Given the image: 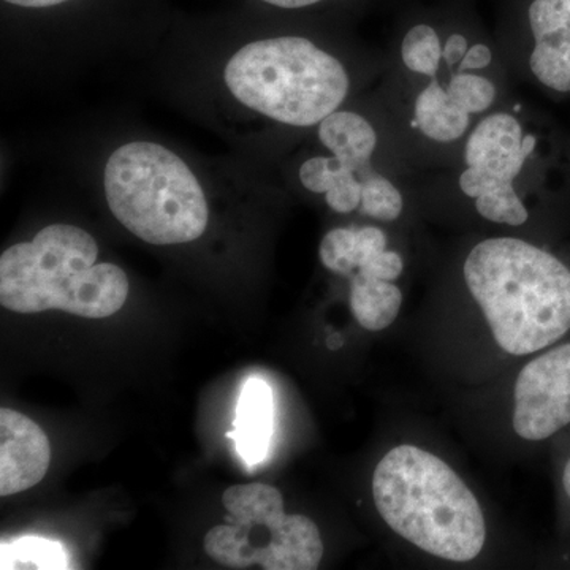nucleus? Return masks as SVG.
Instances as JSON below:
<instances>
[{
    "label": "nucleus",
    "mask_w": 570,
    "mask_h": 570,
    "mask_svg": "<svg viewBox=\"0 0 570 570\" xmlns=\"http://www.w3.org/2000/svg\"><path fill=\"white\" fill-rule=\"evenodd\" d=\"M464 279L508 354H532L570 330V269L531 243L505 236L479 243Z\"/></svg>",
    "instance_id": "obj_1"
},
{
    "label": "nucleus",
    "mask_w": 570,
    "mask_h": 570,
    "mask_svg": "<svg viewBox=\"0 0 570 570\" xmlns=\"http://www.w3.org/2000/svg\"><path fill=\"white\" fill-rule=\"evenodd\" d=\"M373 497L385 523L433 557L466 562L483 549L487 528L478 499L426 450H390L374 471Z\"/></svg>",
    "instance_id": "obj_2"
},
{
    "label": "nucleus",
    "mask_w": 570,
    "mask_h": 570,
    "mask_svg": "<svg viewBox=\"0 0 570 570\" xmlns=\"http://www.w3.org/2000/svg\"><path fill=\"white\" fill-rule=\"evenodd\" d=\"M96 239L75 225L43 228L0 257V303L20 314L58 309L85 318L121 311L129 279L119 266L96 264Z\"/></svg>",
    "instance_id": "obj_3"
},
{
    "label": "nucleus",
    "mask_w": 570,
    "mask_h": 570,
    "mask_svg": "<svg viewBox=\"0 0 570 570\" xmlns=\"http://www.w3.org/2000/svg\"><path fill=\"white\" fill-rule=\"evenodd\" d=\"M224 78L250 110L294 127L321 124L351 91L343 62L303 37L246 45L228 61Z\"/></svg>",
    "instance_id": "obj_4"
},
{
    "label": "nucleus",
    "mask_w": 570,
    "mask_h": 570,
    "mask_svg": "<svg viewBox=\"0 0 570 570\" xmlns=\"http://www.w3.org/2000/svg\"><path fill=\"white\" fill-rule=\"evenodd\" d=\"M116 219L149 245H184L205 234L208 204L181 157L151 141L127 142L105 167Z\"/></svg>",
    "instance_id": "obj_5"
},
{
    "label": "nucleus",
    "mask_w": 570,
    "mask_h": 570,
    "mask_svg": "<svg viewBox=\"0 0 570 570\" xmlns=\"http://www.w3.org/2000/svg\"><path fill=\"white\" fill-rule=\"evenodd\" d=\"M228 515L205 535V551L230 569L314 570L324 557L321 532L305 515H288L283 494L265 483L232 487L223 497Z\"/></svg>",
    "instance_id": "obj_6"
},
{
    "label": "nucleus",
    "mask_w": 570,
    "mask_h": 570,
    "mask_svg": "<svg viewBox=\"0 0 570 570\" xmlns=\"http://www.w3.org/2000/svg\"><path fill=\"white\" fill-rule=\"evenodd\" d=\"M535 137L519 118L499 111L480 119L464 142V168L460 189L475 202V209L490 223L520 227L530 213L515 189V181L534 153Z\"/></svg>",
    "instance_id": "obj_7"
},
{
    "label": "nucleus",
    "mask_w": 570,
    "mask_h": 570,
    "mask_svg": "<svg viewBox=\"0 0 570 570\" xmlns=\"http://www.w3.org/2000/svg\"><path fill=\"white\" fill-rule=\"evenodd\" d=\"M570 423V344L551 348L521 371L515 384L513 430L543 441Z\"/></svg>",
    "instance_id": "obj_8"
},
{
    "label": "nucleus",
    "mask_w": 570,
    "mask_h": 570,
    "mask_svg": "<svg viewBox=\"0 0 570 570\" xmlns=\"http://www.w3.org/2000/svg\"><path fill=\"white\" fill-rule=\"evenodd\" d=\"M47 434L21 412L0 411V494L3 498L36 487L50 468Z\"/></svg>",
    "instance_id": "obj_9"
},
{
    "label": "nucleus",
    "mask_w": 570,
    "mask_h": 570,
    "mask_svg": "<svg viewBox=\"0 0 570 570\" xmlns=\"http://www.w3.org/2000/svg\"><path fill=\"white\" fill-rule=\"evenodd\" d=\"M530 70L554 92H570V0H532Z\"/></svg>",
    "instance_id": "obj_10"
},
{
    "label": "nucleus",
    "mask_w": 570,
    "mask_h": 570,
    "mask_svg": "<svg viewBox=\"0 0 570 570\" xmlns=\"http://www.w3.org/2000/svg\"><path fill=\"white\" fill-rule=\"evenodd\" d=\"M322 145L337 159L351 164L363 186L379 175L373 167L377 148V134L362 115L354 111H335L318 124Z\"/></svg>",
    "instance_id": "obj_11"
},
{
    "label": "nucleus",
    "mask_w": 570,
    "mask_h": 570,
    "mask_svg": "<svg viewBox=\"0 0 570 570\" xmlns=\"http://www.w3.org/2000/svg\"><path fill=\"white\" fill-rule=\"evenodd\" d=\"M273 393L266 382L249 379L239 396L236 407L235 436L236 450L246 464L264 461L268 453L273 433Z\"/></svg>",
    "instance_id": "obj_12"
},
{
    "label": "nucleus",
    "mask_w": 570,
    "mask_h": 570,
    "mask_svg": "<svg viewBox=\"0 0 570 570\" xmlns=\"http://www.w3.org/2000/svg\"><path fill=\"white\" fill-rule=\"evenodd\" d=\"M299 181L309 193L324 194L333 212L348 214L360 209L363 183L351 165L332 157H311L299 167Z\"/></svg>",
    "instance_id": "obj_13"
},
{
    "label": "nucleus",
    "mask_w": 570,
    "mask_h": 570,
    "mask_svg": "<svg viewBox=\"0 0 570 570\" xmlns=\"http://www.w3.org/2000/svg\"><path fill=\"white\" fill-rule=\"evenodd\" d=\"M387 250V236L377 227L335 228L321 243L322 265L337 275L348 276L365 268Z\"/></svg>",
    "instance_id": "obj_14"
},
{
    "label": "nucleus",
    "mask_w": 570,
    "mask_h": 570,
    "mask_svg": "<svg viewBox=\"0 0 570 570\" xmlns=\"http://www.w3.org/2000/svg\"><path fill=\"white\" fill-rule=\"evenodd\" d=\"M415 97L414 122L428 140L436 142L459 141L471 126V115L450 97L445 86L436 77Z\"/></svg>",
    "instance_id": "obj_15"
},
{
    "label": "nucleus",
    "mask_w": 570,
    "mask_h": 570,
    "mask_svg": "<svg viewBox=\"0 0 570 570\" xmlns=\"http://www.w3.org/2000/svg\"><path fill=\"white\" fill-rule=\"evenodd\" d=\"M403 303L392 281L354 275L351 285V309L356 322L370 332H381L393 324Z\"/></svg>",
    "instance_id": "obj_16"
},
{
    "label": "nucleus",
    "mask_w": 570,
    "mask_h": 570,
    "mask_svg": "<svg viewBox=\"0 0 570 570\" xmlns=\"http://www.w3.org/2000/svg\"><path fill=\"white\" fill-rule=\"evenodd\" d=\"M401 61L412 73L420 77H436L441 70L442 45L436 29L417 24L409 29L401 41Z\"/></svg>",
    "instance_id": "obj_17"
},
{
    "label": "nucleus",
    "mask_w": 570,
    "mask_h": 570,
    "mask_svg": "<svg viewBox=\"0 0 570 570\" xmlns=\"http://www.w3.org/2000/svg\"><path fill=\"white\" fill-rule=\"evenodd\" d=\"M67 558L58 542L24 538L2 546V569H67Z\"/></svg>",
    "instance_id": "obj_18"
},
{
    "label": "nucleus",
    "mask_w": 570,
    "mask_h": 570,
    "mask_svg": "<svg viewBox=\"0 0 570 570\" xmlns=\"http://www.w3.org/2000/svg\"><path fill=\"white\" fill-rule=\"evenodd\" d=\"M450 97L469 115H480L493 107L498 91L494 82L483 75L459 70L445 86Z\"/></svg>",
    "instance_id": "obj_19"
},
{
    "label": "nucleus",
    "mask_w": 570,
    "mask_h": 570,
    "mask_svg": "<svg viewBox=\"0 0 570 570\" xmlns=\"http://www.w3.org/2000/svg\"><path fill=\"white\" fill-rule=\"evenodd\" d=\"M404 209V198L395 184L379 174L363 186L360 212L382 223H393Z\"/></svg>",
    "instance_id": "obj_20"
},
{
    "label": "nucleus",
    "mask_w": 570,
    "mask_h": 570,
    "mask_svg": "<svg viewBox=\"0 0 570 570\" xmlns=\"http://www.w3.org/2000/svg\"><path fill=\"white\" fill-rule=\"evenodd\" d=\"M491 61H493V51L490 50L489 45L475 43L469 48L463 61L460 62L459 70L471 71L487 69V67H490Z\"/></svg>",
    "instance_id": "obj_21"
},
{
    "label": "nucleus",
    "mask_w": 570,
    "mask_h": 570,
    "mask_svg": "<svg viewBox=\"0 0 570 570\" xmlns=\"http://www.w3.org/2000/svg\"><path fill=\"white\" fill-rule=\"evenodd\" d=\"M468 50L466 37L461 36V33H452L442 47V59L448 63L449 69H453V67L460 66Z\"/></svg>",
    "instance_id": "obj_22"
},
{
    "label": "nucleus",
    "mask_w": 570,
    "mask_h": 570,
    "mask_svg": "<svg viewBox=\"0 0 570 570\" xmlns=\"http://www.w3.org/2000/svg\"><path fill=\"white\" fill-rule=\"evenodd\" d=\"M262 2L272 3V6L279 7V9L294 10L314 6V3L322 2V0H262Z\"/></svg>",
    "instance_id": "obj_23"
},
{
    "label": "nucleus",
    "mask_w": 570,
    "mask_h": 570,
    "mask_svg": "<svg viewBox=\"0 0 570 570\" xmlns=\"http://www.w3.org/2000/svg\"><path fill=\"white\" fill-rule=\"evenodd\" d=\"M13 6L26 7V9H45V7L59 6L67 0H6Z\"/></svg>",
    "instance_id": "obj_24"
},
{
    "label": "nucleus",
    "mask_w": 570,
    "mask_h": 570,
    "mask_svg": "<svg viewBox=\"0 0 570 570\" xmlns=\"http://www.w3.org/2000/svg\"><path fill=\"white\" fill-rule=\"evenodd\" d=\"M562 485H564L566 493L570 498V460L564 468V474H562Z\"/></svg>",
    "instance_id": "obj_25"
}]
</instances>
